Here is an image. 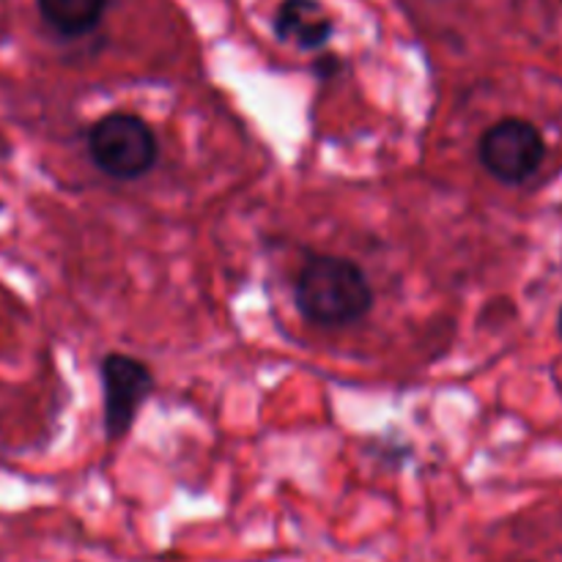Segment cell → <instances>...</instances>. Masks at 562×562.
I'll return each instance as SVG.
<instances>
[{
  "instance_id": "8992f818",
  "label": "cell",
  "mask_w": 562,
  "mask_h": 562,
  "mask_svg": "<svg viewBox=\"0 0 562 562\" xmlns=\"http://www.w3.org/2000/svg\"><path fill=\"white\" fill-rule=\"evenodd\" d=\"M44 25L64 38H80L102 22L108 0H36Z\"/></svg>"
},
{
  "instance_id": "5b68a950",
  "label": "cell",
  "mask_w": 562,
  "mask_h": 562,
  "mask_svg": "<svg viewBox=\"0 0 562 562\" xmlns=\"http://www.w3.org/2000/svg\"><path fill=\"white\" fill-rule=\"evenodd\" d=\"M333 20L318 0H283L274 11V33L280 42L300 49H322L333 38Z\"/></svg>"
},
{
  "instance_id": "3957f363",
  "label": "cell",
  "mask_w": 562,
  "mask_h": 562,
  "mask_svg": "<svg viewBox=\"0 0 562 562\" xmlns=\"http://www.w3.org/2000/svg\"><path fill=\"white\" fill-rule=\"evenodd\" d=\"M477 157L497 181L521 184L541 168L543 157H547V140L530 121L503 119L481 135Z\"/></svg>"
},
{
  "instance_id": "7a4b0ae2",
  "label": "cell",
  "mask_w": 562,
  "mask_h": 562,
  "mask_svg": "<svg viewBox=\"0 0 562 562\" xmlns=\"http://www.w3.org/2000/svg\"><path fill=\"white\" fill-rule=\"evenodd\" d=\"M88 154L110 179L135 181L157 165L159 140L140 115L110 113L88 132Z\"/></svg>"
},
{
  "instance_id": "6da1fadb",
  "label": "cell",
  "mask_w": 562,
  "mask_h": 562,
  "mask_svg": "<svg viewBox=\"0 0 562 562\" xmlns=\"http://www.w3.org/2000/svg\"><path fill=\"white\" fill-rule=\"evenodd\" d=\"M294 305L313 327H349L371 313L373 289L355 261L313 252L296 272Z\"/></svg>"
},
{
  "instance_id": "277c9868",
  "label": "cell",
  "mask_w": 562,
  "mask_h": 562,
  "mask_svg": "<svg viewBox=\"0 0 562 562\" xmlns=\"http://www.w3.org/2000/svg\"><path fill=\"white\" fill-rule=\"evenodd\" d=\"M102 404L104 431L113 442L124 439L135 426L143 404L154 393L151 368L126 355H108L102 360Z\"/></svg>"
},
{
  "instance_id": "52a82bcc",
  "label": "cell",
  "mask_w": 562,
  "mask_h": 562,
  "mask_svg": "<svg viewBox=\"0 0 562 562\" xmlns=\"http://www.w3.org/2000/svg\"><path fill=\"white\" fill-rule=\"evenodd\" d=\"M558 327H560V335H562V311H560V318H558Z\"/></svg>"
}]
</instances>
